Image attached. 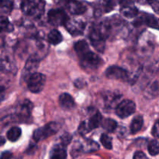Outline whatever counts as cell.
<instances>
[{
  "label": "cell",
  "instance_id": "obj_8",
  "mask_svg": "<svg viewBox=\"0 0 159 159\" xmlns=\"http://www.w3.org/2000/svg\"><path fill=\"white\" fill-rule=\"evenodd\" d=\"M67 30L72 36H79L84 32L85 23L81 20L68 19L65 24Z\"/></svg>",
  "mask_w": 159,
  "mask_h": 159
},
{
  "label": "cell",
  "instance_id": "obj_19",
  "mask_svg": "<svg viewBox=\"0 0 159 159\" xmlns=\"http://www.w3.org/2000/svg\"><path fill=\"white\" fill-rule=\"evenodd\" d=\"M21 134V129L18 127H13L8 130L6 136H7V138L9 141H12V142H15V141H16L20 138Z\"/></svg>",
  "mask_w": 159,
  "mask_h": 159
},
{
  "label": "cell",
  "instance_id": "obj_29",
  "mask_svg": "<svg viewBox=\"0 0 159 159\" xmlns=\"http://www.w3.org/2000/svg\"><path fill=\"white\" fill-rule=\"evenodd\" d=\"M71 140H72V137L70 134L65 133L61 137V144L64 146L68 145L71 143Z\"/></svg>",
  "mask_w": 159,
  "mask_h": 159
},
{
  "label": "cell",
  "instance_id": "obj_16",
  "mask_svg": "<svg viewBox=\"0 0 159 159\" xmlns=\"http://www.w3.org/2000/svg\"><path fill=\"white\" fill-rule=\"evenodd\" d=\"M101 123H102V115L100 114L99 111H96L90 116L89 120L88 125L90 130H92L97 128Z\"/></svg>",
  "mask_w": 159,
  "mask_h": 159
},
{
  "label": "cell",
  "instance_id": "obj_17",
  "mask_svg": "<svg viewBox=\"0 0 159 159\" xmlns=\"http://www.w3.org/2000/svg\"><path fill=\"white\" fill-rule=\"evenodd\" d=\"M63 37L61 33L57 30H52L50 31V33L48 35V40L51 44L57 45L60 43H61Z\"/></svg>",
  "mask_w": 159,
  "mask_h": 159
},
{
  "label": "cell",
  "instance_id": "obj_5",
  "mask_svg": "<svg viewBox=\"0 0 159 159\" xmlns=\"http://www.w3.org/2000/svg\"><path fill=\"white\" fill-rule=\"evenodd\" d=\"M136 110V105L133 101L125 99L118 103L116 107V113L120 118L124 119L134 114Z\"/></svg>",
  "mask_w": 159,
  "mask_h": 159
},
{
  "label": "cell",
  "instance_id": "obj_33",
  "mask_svg": "<svg viewBox=\"0 0 159 159\" xmlns=\"http://www.w3.org/2000/svg\"><path fill=\"white\" fill-rule=\"evenodd\" d=\"M134 159H139V158H147V156L144 153L142 152H137L134 155Z\"/></svg>",
  "mask_w": 159,
  "mask_h": 159
},
{
  "label": "cell",
  "instance_id": "obj_14",
  "mask_svg": "<svg viewBox=\"0 0 159 159\" xmlns=\"http://www.w3.org/2000/svg\"><path fill=\"white\" fill-rule=\"evenodd\" d=\"M59 103L63 109L70 110L75 107V100L71 95L68 93H62L59 97Z\"/></svg>",
  "mask_w": 159,
  "mask_h": 159
},
{
  "label": "cell",
  "instance_id": "obj_30",
  "mask_svg": "<svg viewBox=\"0 0 159 159\" xmlns=\"http://www.w3.org/2000/svg\"><path fill=\"white\" fill-rule=\"evenodd\" d=\"M152 134L155 138H159V120L155 122V124H154L153 128H152Z\"/></svg>",
  "mask_w": 159,
  "mask_h": 159
},
{
  "label": "cell",
  "instance_id": "obj_11",
  "mask_svg": "<svg viewBox=\"0 0 159 159\" xmlns=\"http://www.w3.org/2000/svg\"><path fill=\"white\" fill-rule=\"evenodd\" d=\"M39 64H40V58L37 55H32L27 59L26 64H25L24 70L23 71L25 74L27 75L28 78L30 75L36 72L37 69L38 68Z\"/></svg>",
  "mask_w": 159,
  "mask_h": 159
},
{
  "label": "cell",
  "instance_id": "obj_37",
  "mask_svg": "<svg viewBox=\"0 0 159 159\" xmlns=\"http://www.w3.org/2000/svg\"><path fill=\"white\" fill-rule=\"evenodd\" d=\"M5 91V88L3 86H2V85H0V93H3V92Z\"/></svg>",
  "mask_w": 159,
  "mask_h": 159
},
{
  "label": "cell",
  "instance_id": "obj_25",
  "mask_svg": "<svg viewBox=\"0 0 159 159\" xmlns=\"http://www.w3.org/2000/svg\"><path fill=\"white\" fill-rule=\"evenodd\" d=\"M100 141L104 148H106L108 150L112 149V146H113V144H112V138L110 136H108L107 134H102L101 135Z\"/></svg>",
  "mask_w": 159,
  "mask_h": 159
},
{
  "label": "cell",
  "instance_id": "obj_18",
  "mask_svg": "<svg viewBox=\"0 0 159 159\" xmlns=\"http://www.w3.org/2000/svg\"><path fill=\"white\" fill-rule=\"evenodd\" d=\"M74 48L76 53H77L78 55H79V57H81V56L83 55L84 54H85V53L88 52L89 51H90L88 43H87V42L84 40H79V41L76 42L74 45Z\"/></svg>",
  "mask_w": 159,
  "mask_h": 159
},
{
  "label": "cell",
  "instance_id": "obj_22",
  "mask_svg": "<svg viewBox=\"0 0 159 159\" xmlns=\"http://www.w3.org/2000/svg\"><path fill=\"white\" fill-rule=\"evenodd\" d=\"M101 125H102V128H103L104 130L112 133V132L115 131V130H116V127H117V123H116L114 120L108 118V119H105L103 120H102Z\"/></svg>",
  "mask_w": 159,
  "mask_h": 159
},
{
  "label": "cell",
  "instance_id": "obj_31",
  "mask_svg": "<svg viewBox=\"0 0 159 159\" xmlns=\"http://www.w3.org/2000/svg\"><path fill=\"white\" fill-rule=\"evenodd\" d=\"M12 6V2L10 0H0V7L1 8H9Z\"/></svg>",
  "mask_w": 159,
  "mask_h": 159
},
{
  "label": "cell",
  "instance_id": "obj_32",
  "mask_svg": "<svg viewBox=\"0 0 159 159\" xmlns=\"http://www.w3.org/2000/svg\"><path fill=\"white\" fill-rule=\"evenodd\" d=\"M75 85L77 88L82 89L85 85V82H84L82 79H77V80L75 81Z\"/></svg>",
  "mask_w": 159,
  "mask_h": 159
},
{
  "label": "cell",
  "instance_id": "obj_27",
  "mask_svg": "<svg viewBox=\"0 0 159 159\" xmlns=\"http://www.w3.org/2000/svg\"><path fill=\"white\" fill-rule=\"evenodd\" d=\"M86 152H93L95 151H97L99 148V145L96 142L93 141H89L86 144Z\"/></svg>",
  "mask_w": 159,
  "mask_h": 159
},
{
  "label": "cell",
  "instance_id": "obj_13",
  "mask_svg": "<svg viewBox=\"0 0 159 159\" xmlns=\"http://www.w3.org/2000/svg\"><path fill=\"white\" fill-rule=\"evenodd\" d=\"M50 158L53 159H64L67 158V152L65 146L61 144H57L54 146L50 153Z\"/></svg>",
  "mask_w": 159,
  "mask_h": 159
},
{
  "label": "cell",
  "instance_id": "obj_34",
  "mask_svg": "<svg viewBox=\"0 0 159 159\" xmlns=\"http://www.w3.org/2000/svg\"><path fill=\"white\" fill-rule=\"evenodd\" d=\"M12 157V154L9 152H3L2 155L0 156V158H9Z\"/></svg>",
  "mask_w": 159,
  "mask_h": 159
},
{
  "label": "cell",
  "instance_id": "obj_21",
  "mask_svg": "<svg viewBox=\"0 0 159 159\" xmlns=\"http://www.w3.org/2000/svg\"><path fill=\"white\" fill-rule=\"evenodd\" d=\"M146 96L148 98H154L156 97L159 95V82H154L153 83L151 84L148 89H146Z\"/></svg>",
  "mask_w": 159,
  "mask_h": 159
},
{
  "label": "cell",
  "instance_id": "obj_4",
  "mask_svg": "<svg viewBox=\"0 0 159 159\" xmlns=\"http://www.w3.org/2000/svg\"><path fill=\"white\" fill-rule=\"evenodd\" d=\"M46 82V77L41 73L35 72L27 79V88L31 93H38L43 90Z\"/></svg>",
  "mask_w": 159,
  "mask_h": 159
},
{
  "label": "cell",
  "instance_id": "obj_20",
  "mask_svg": "<svg viewBox=\"0 0 159 159\" xmlns=\"http://www.w3.org/2000/svg\"><path fill=\"white\" fill-rule=\"evenodd\" d=\"M13 30V26L6 17H0V33H10Z\"/></svg>",
  "mask_w": 159,
  "mask_h": 159
},
{
  "label": "cell",
  "instance_id": "obj_2",
  "mask_svg": "<svg viewBox=\"0 0 159 159\" xmlns=\"http://www.w3.org/2000/svg\"><path fill=\"white\" fill-rule=\"evenodd\" d=\"M79 57L81 65L85 70H95L99 68L102 63V58L91 51H89Z\"/></svg>",
  "mask_w": 159,
  "mask_h": 159
},
{
  "label": "cell",
  "instance_id": "obj_7",
  "mask_svg": "<svg viewBox=\"0 0 159 159\" xmlns=\"http://www.w3.org/2000/svg\"><path fill=\"white\" fill-rule=\"evenodd\" d=\"M48 17L49 23L55 26L65 25L67 20L69 19L67 16L66 12L61 9H51L48 12Z\"/></svg>",
  "mask_w": 159,
  "mask_h": 159
},
{
  "label": "cell",
  "instance_id": "obj_23",
  "mask_svg": "<svg viewBox=\"0 0 159 159\" xmlns=\"http://www.w3.org/2000/svg\"><path fill=\"white\" fill-rule=\"evenodd\" d=\"M132 5V4H131ZM128 5V6H124V9H122V13L126 17H134L138 16V9L134 6Z\"/></svg>",
  "mask_w": 159,
  "mask_h": 159
},
{
  "label": "cell",
  "instance_id": "obj_28",
  "mask_svg": "<svg viewBox=\"0 0 159 159\" xmlns=\"http://www.w3.org/2000/svg\"><path fill=\"white\" fill-rule=\"evenodd\" d=\"M90 131H91V130H90V128L89 127L88 124H86L85 121H83V122H82L80 124H79V132L82 135L86 134H88L89 132Z\"/></svg>",
  "mask_w": 159,
  "mask_h": 159
},
{
  "label": "cell",
  "instance_id": "obj_3",
  "mask_svg": "<svg viewBox=\"0 0 159 159\" xmlns=\"http://www.w3.org/2000/svg\"><path fill=\"white\" fill-rule=\"evenodd\" d=\"M59 125L55 122H51L43 127H40L34 132L33 138L34 141H40L47 139L49 137L55 134L59 130Z\"/></svg>",
  "mask_w": 159,
  "mask_h": 159
},
{
  "label": "cell",
  "instance_id": "obj_12",
  "mask_svg": "<svg viewBox=\"0 0 159 159\" xmlns=\"http://www.w3.org/2000/svg\"><path fill=\"white\" fill-rule=\"evenodd\" d=\"M66 7L73 15H82L86 11L85 5L77 0H69L66 4Z\"/></svg>",
  "mask_w": 159,
  "mask_h": 159
},
{
  "label": "cell",
  "instance_id": "obj_36",
  "mask_svg": "<svg viewBox=\"0 0 159 159\" xmlns=\"http://www.w3.org/2000/svg\"><path fill=\"white\" fill-rule=\"evenodd\" d=\"M5 143H6V139H5L3 137L0 136V147H2V145H4Z\"/></svg>",
  "mask_w": 159,
  "mask_h": 159
},
{
  "label": "cell",
  "instance_id": "obj_15",
  "mask_svg": "<svg viewBox=\"0 0 159 159\" xmlns=\"http://www.w3.org/2000/svg\"><path fill=\"white\" fill-rule=\"evenodd\" d=\"M143 124H144V119H143L142 116H136L131 121V124H130V132L131 134H137L138 132H139L141 130L143 127Z\"/></svg>",
  "mask_w": 159,
  "mask_h": 159
},
{
  "label": "cell",
  "instance_id": "obj_26",
  "mask_svg": "<svg viewBox=\"0 0 159 159\" xmlns=\"http://www.w3.org/2000/svg\"><path fill=\"white\" fill-rule=\"evenodd\" d=\"M83 151H84L83 145L81 144L80 143L77 142L73 145L72 148H71V155H72V157H74V158H76V157L79 156L80 154L82 153Z\"/></svg>",
  "mask_w": 159,
  "mask_h": 159
},
{
  "label": "cell",
  "instance_id": "obj_1",
  "mask_svg": "<svg viewBox=\"0 0 159 159\" xmlns=\"http://www.w3.org/2000/svg\"><path fill=\"white\" fill-rule=\"evenodd\" d=\"M44 0H22L21 9L25 15L37 18L44 12Z\"/></svg>",
  "mask_w": 159,
  "mask_h": 159
},
{
  "label": "cell",
  "instance_id": "obj_35",
  "mask_svg": "<svg viewBox=\"0 0 159 159\" xmlns=\"http://www.w3.org/2000/svg\"><path fill=\"white\" fill-rule=\"evenodd\" d=\"M69 0H54V2H56L57 4H64L66 6L67 3L68 2Z\"/></svg>",
  "mask_w": 159,
  "mask_h": 159
},
{
  "label": "cell",
  "instance_id": "obj_10",
  "mask_svg": "<svg viewBox=\"0 0 159 159\" xmlns=\"http://www.w3.org/2000/svg\"><path fill=\"white\" fill-rule=\"evenodd\" d=\"M106 75L109 79H116V80L126 81L128 79L127 71L123 68L116 65L109 67L106 71Z\"/></svg>",
  "mask_w": 159,
  "mask_h": 159
},
{
  "label": "cell",
  "instance_id": "obj_9",
  "mask_svg": "<svg viewBox=\"0 0 159 159\" xmlns=\"http://www.w3.org/2000/svg\"><path fill=\"white\" fill-rule=\"evenodd\" d=\"M134 23L136 26L144 24L149 27L159 30V18H157L151 14L142 13Z\"/></svg>",
  "mask_w": 159,
  "mask_h": 159
},
{
  "label": "cell",
  "instance_id": "obj_24",
  "mask_svg": "<svg viewBox=\"0 0 159 159\" xmlns=\"http://www.w3.org/2000/svg\"><path fill=\"white\" fill-rule=\"evenodd\" d=\"M148 150L149 154L152 156H155L159 154V142L155 141V140H152L149 142L148 146Z\"/></svg>",
  "mask_w": 159,
  "mask_h": 159
},
{
  "label": "cell",
  "instance_id": "obj_6",
  "mask_svg": "<svg viewBox=\"0 0 159 159\" xmlns=\"http://www.w3.org/2000/svg\"><path fill=\"white\" fill-rule=\"evenodd\" d=\"M89 39L92 45L99 52L102 53L105 50L106 37L102 35L99 28H92L89 34Z\"/></svg>",
  "mask_w": 159,
  "mask_h": 159
}]
</instances>
